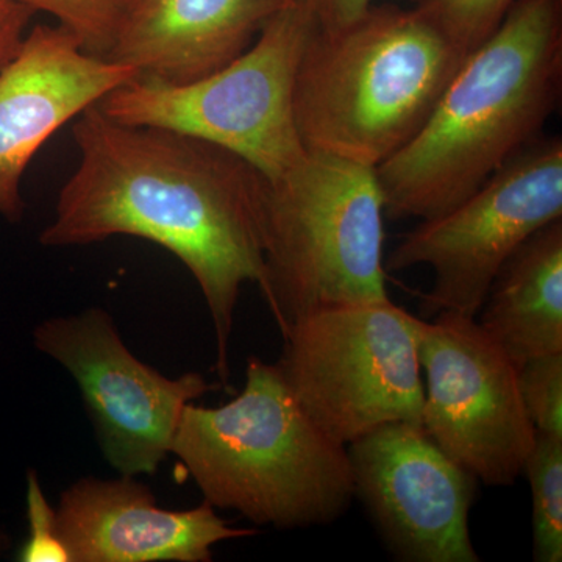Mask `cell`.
<instances>
[{
  "label": "cell",
  "instance_id": "7",
  "mask_svg": "<svg viewBox=\"0 0 562 562\" xmlns=\"http://www.w3.org/2000/svg\"><path fill=\"white\" fill-rule=\"evenodd\" d=\"M419 324L391 299L325 306L292 322L276 364L310 419L347 447L391 422L422 424Z\"/></svg>",
  "mask_w": 562,
  "mask_h": 562
},
{
  "label": "cell",
  "instance_id": "14",
  "mask_svg": "<svg viewBox=\"0 0 562 562\" xmlns=\"http://www.w3.org/2000/svg\"><path fill=\"white\" fill-rule=\"evenodd\" d=\"M286 0H131L106 60L184 83L249 49Z\"/></svg>",
  "mask_w": 562,
  "mask_h": 562
},
{
  "label": "cell",
  "instance_id": "21",
  "mask_svg": "<svg viewBox=\"0 0 562 562\" xmlns=\"http://www.w3.org/2000/svg\"><path fill=\"white\" fill-rule=\"evenodd\" d=\"M288 2L297 3L308 11L322 31H335L362 16L375 0H288ZM408 2L417 5L420 0H408Z\"/></svg>",
  "mask_w": 562,
  "mask_h": 562
},
{
  "label": "cell",
  "instance_id": "20",
  "mask_svg": "<svg viewBox=\"0 0 562 562\" xmlns=\"http://www.w3.org/2000/svg\"><path fill=\"white\" fill-rule=\"evenodd\" d=\"M27 539L22 543L18 561L72 562L63 542L57 509L47 501L35 471L27 472Z\"/></svg>",
  "mask_w": 562,
  "mask_h": 562
},
{
  "label": "cell",
  "instance_id": "4",
  "mask_svg": "<svg viewBox=\"0 0 562 562\" xmlns=\"http://www.w3.org/2000/svg\"><path fill=\"white\" fill-rule=\"evenodd\" d=\"M171 453L213 508L279 530L335 522L355 498L347 447L303 412L277 364L257 357L233 401L187 405Z\"/></svg>",
  "mask_w": 562,
  "mask_h": 562
},
{
  "label": "cell",
  "instance_id": "16",
  "mask_svg": "<svg viewBox=\"0 0 562 562\" xmlns=\"http://www.w3.org/2000/svg\"><path fill=\"white\" fill-rule=\"evenodd\" d=\"M524 473L530 483L532 557L562 561V438L536 431Z\"/></svg>",
  "mask_w": 562,
  "mask_h": 562
},
{
  "label": "cell",
  "instance_id": "11",
  "mask_svg": "<svg viewBox=\"0 0 562 562\" xmlns=\"http://www.w3.org/2000/svg\"><path fill=\"white\" fill-rule=\"evenodd\" d=\"M355 497L406 562H480L469 516L479 480L422 424L391 422L347 446Z\"/></svg>",
  "mask_w": 562,
  "mask_h": 562
},
{
  "label": "cell",
  "instance_id": "15",
  "mask_svg": "<svg viewBox=\"0 0 562 562\" xmlns=\"http://www.w3.org/2000/svg\"><path fill=\"white\" fill-rule=\"evenodd\" d=\"M476 321L517 368L562 351V220L514 251L492 281Z\"/></svg>",
  "mask_w": 562,
  "mask_h": 562
},
{
  "label": "cell",
  "instance_id": "1",
  "mask_svg": "<svg viewBox=\"0 0 562 562\" xmlns=\"http://www.w3.org/2000/svg\"><path fill=\"white\" fill-rule=\"evenodd\" d=\"M77 171L63 187L43 246H87L128 235L176 255L201 288L216 336V372L228 351L239 291L262 286L260 214L268 177L195 136L110 120L98 105L74 125Z\"/></svg>",
  "mask_w": 562,
  "mask_h": 562
},
{
  "label": "cell",
  "instance_id": "5",
  "mask_svg": "<svg viewBox=\"0 0 562 562\" xmlns=\"http://www.w3.org/2000/svg\"><path fill=\"white\" fill-rule=\"evenodd\" d=\"M384 198L376 168L306 150L266 181L262 297L281 335L325 306L390 299Z\"/></svg>",
  "mask_w": 562,
  "mask_h": 562
},
{
  "label": "cell",
  "instance_id": "10",
  "mask_svg": "<svg viewBox=\"0 0 562 562\" xmlns=\"http://www.w3.org/2000/svg\"><path fill=\"white\" fill-rule=\"evenodd\" d=\"M33 341L76 380L103 457L121 475L157 472L183 409L214 390L201 373L168 379L144 364L102 308L41 322Z\"/></svg>",
  "mask_w": 562,
  "mask_h": 562
},
{
  "label": "cell",
  "instance_id": "2",
  "mask_svg": "<svg viewBox=\"0 0 562 562\" xmlns=\"http://www.w3.org/2000/svg\"><path fill=\"white\" fill-rule=\"evenodd\" d=\"M562 94V0H516L427 124L376 168L394 220L446 213L543 136Z\"/></svg>",
  "mask_w": 562,
  "mask_h": 562
},
{
  "label": "cell",
  "instance_id": "8",
  "mask_svg": "<svg viewBox=\"0 0 562 562\" xmlns=\"http://www.w3.org/2000/svg\"><path fill=\"white\" fill-rule=\"evenodd\" d=\"M562 220V139L536 140L457 206L420 221L384 268L430 266L435 284L425 316L476 317L492 281L514 251L550 222Z\"/></svg>",
  "mask_w": 562,
  "mask_h": 562
},
{
  "label": "cell",
  "instance_id": "17",
  "mask_svg": "<svg viewBox=\"0 0 562 562\" xmlns=\"http://www.w3.org/2000/svg\"><path fill=\"white\" fill-rule=\"evenodd\" d=\"M33 11L57 18L79 40L81 49L95 57L109 55L131 0H13Z\"/></svg>",
  "mask_w": 562,
  "mask_h": 562
},
{
  "label": "cell",
  "instance_id": "12",
  "mask_svg": "<svg viewBox=\"0 0 562 562\" xmlns=\"http://www.w3.org/2000/svg\"><path fill=\"white\" fill-rule=\"evenodd\" d=\"M138 79L131 66L95 57L58 25H36L0 70V216L20 222L21 180L43 144L109 92Z\"/></svg>",
  "mask_w": 562,
  "mask_h": 562
},
{
  "label": "cell",
  "instance_id": "13",
  "mask_svg": "<svg viewBox=\"0 0 562 562\" xmlns=\"http://www.w3.org/2000/svg\"><path fill=\"white\" fill-rule=\"evenodd\" d=\"M57 514L72 562H209L217 543L257 535L231 527L209 502L184 512L161 508L128 475L70 484Z\"/></svg>",
  "mask_w": 562,
  "mask_h": 562
},
{
  "label": "cell",
  "instance_id": "9",
  "mask_svg": "<svg viewBox=\"0 0 562 562\" xmlns=\"http://www.w3.org/2000/svg\"><path fill=\"white\" fill-rule=\"evenodd\" d=\"M422 427L486 486L524 473L536 430L519 390V368L476 317L443 312L420 319Z\"/></svg>",
  "mask_w": 562,
  "mask_h": 562
},
{
  "label": "cell",
  "instance_id": "19",
  "mask_svg": "<svg viewBox=\"0 0 562 562\" xmlns=\"http://www.w3.org/2000/svg\"><path fill=\"white\" fill-rule=\"evenodd\" d=\"M519 390L535 430L562 438V351L520 366Z\"/></svg>",
  "mask_w": 562,
  "mask_h": 562
},
{
  "label": "cell",
  "instance_id": "6",
  "mask_svg": "<svg viewBox=\"0 0 562 562\" xmlns=\"http://www.w3.org/2000/svg\"><path fill=\"white\" fill-rule=\"evenodd\" d=\"M316 29L308 11L286 0L249 49L216 72L184 83L138 77L95 105L120 124L209 140L277 179L306 151L295 127L292 91Z\"/></svg>",
  "mask_w": 562,
  "mask_h": 562
},
{
  "label": "cell",
  "instance_id": "18",
  "mask_svg": "<svg viewBox=\"0 0 562 562\" xmlns=\"http://www.w3.org/2000/svg\"><path fill=\"white\" fill-rule=\"evenodd\" d=\"M516 0H420L432 24L468 57L505 21Z\"/></svg>",
  "mask_w": 562,
  "mask_h": 562
},
{
  "label": "cell",
  "instance_id": "3",
  "mask_svg": "<svg viewBox=\"0 0 562 562\" xmlns=\"http://www.w3.org/2000/svg\"><path fill=\"white\" fill-rule=\"evenodd\" d=\"M464 60L419 5L372 3L341 29L317 27L292 91L303 149L379 168L427 124Z\"/></svg>",
  "mask_w": 562,
  "mask_h": 562
},
{
  "label": "cell",
  "instance_id": "22",
  "mask_svg": "<svg viewBox=\"0 0 562 562\" xmlns=\"http://www.w3.org/2000/svg\"><path fill=\"white\" fill-rule=\"evenodd\" d=\"M35 11L13 0H0V70L13 60Z\"/></svg>",
  "mask_w": 562,
  "mask_h": 562
},
{
  "label": "cell",
  "instance_id": "23",
  "mask_svg": "<svg viewBox=\"0 0 562 562\" xmlns=\"http://www.w3.org/2000/svg\"><path fill=\"white\" fill-rule=\"evenodd\" d=\"M11 546V539L10 536L7 535L5 531L0 528V557H2L3 553L7 552V550L10 549Z\"/></svg>",
  "mask_w": 562,
  "mask_h": 562
}]
</instances>
